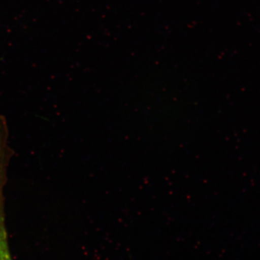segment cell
I'll use <instances>...</instances> for the list:
<instances>
[{"label":"cell","mask_w":260,"mask_h":260,"mask_svg":"<svg viewBox=\"0 0 260 260\" xmlns=\"http://www.w3.org/2000/svg\"><path fill=\"white\" fill-rule=\"evenodd\" d=\"M0 260H12L8 246H0Z\"/></svg>","instance_id":"cell-1"}]
</instances>
